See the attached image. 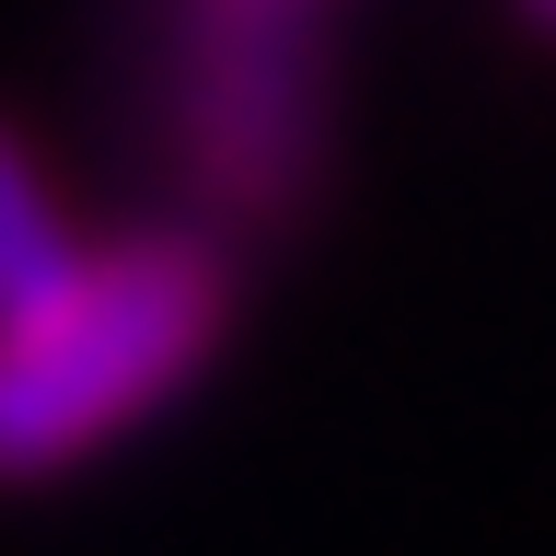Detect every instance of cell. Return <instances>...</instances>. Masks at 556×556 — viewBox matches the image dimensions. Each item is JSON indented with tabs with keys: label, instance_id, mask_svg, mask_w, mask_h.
<instances>
[{
	"label": "cell",
	"instance_id": "1",
	"mask_svg": "<svg viewBox=\"0 0 556 556\" xmlns=\"http://www.w3.org/2000/svg\"><path fill=\"white\" fill-rule=\"evenodd\" d=\"M232 325V232L220 220H139L81 243L59 278L0 302V486L70 476L81 452L186 394Z\"/></svg>",
	"mask_w": 556,
	"mask_h": 556
},
{
	"label": "cell",
	"instance_id": "2",
	"mask_svg": "<svg viewBox=\"0 0 556 556\" xmlns=\"http://www.w3.org/2000/svg\"><path fill=\"white\" fill-rule=\"evenodd\" d=\"M325 35L313 0H174L163 47V163L198 220L220 232H278L325 186Z\"/></svg>",
	"mask_w": 556,
	"mask_h": 556
},
{
	"label": "cell",
	"instance_id": "3",
	"mask_svg": "<svg viewBox=\"0 0 556 556\" xmlns=\"http://www.w3.org/2000/svg\"><path fill=\"white\" fill-rule=\"evenodd\" d=\"M81 220L59 208V186H47V163H35L24 139L0 128V302H24L35 278H59L70 255H81Z\"/></svg>",
	"mask_w": 556,
	"mask_h": 556
},
{
	"label": "cell",
	"instance_id": "4",
	"mask_svg": "<svg viewBox=\"0 0 556 556\" xmlns=\"http://www.w3.org/2000/svg\"><path fill=\"white\" fill-rule=\"evenodd\" d=\"M510 24H521V35H545V47H556V0H510Z\"/></svg>",
	"mask_w": 556,
	"mask_h": 556
}]
</instances>
